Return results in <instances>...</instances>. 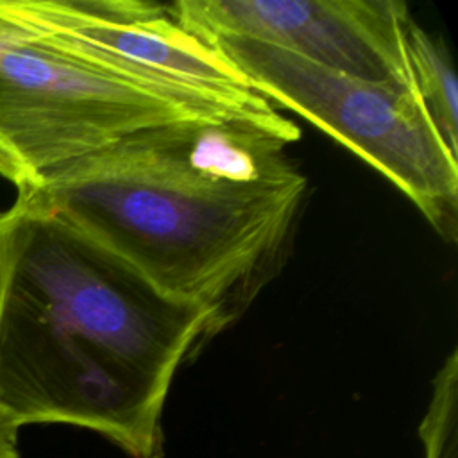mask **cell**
<instances>
[{"label": "cell", "instance_id": "3", "mask_svg": "<svg viewBox=\"0 0 458 458\" xmlns=\"http://www.w3.org/2000/svg\"><path fill=\"white\" fill-rule=\"evenodd\" d=\"M197 118L292 122L249 116L30 29L0 61V157L16 190L38 186L136 131Z\"/></svg>", "mask_w": 458, "mask_h": 458}, {"label": "cell", "instance_id": "1", "mask_svg": "<svg viewBox=\"0 0 458 458\" xmlns=\"http://www.w3.org/2000/svg\"><path fill=\"white\" fill-rule=\"evenodd\" d=\"M290 122L177 120L18 190L136 267L165 293L204 308L211 336L281 267L306 195L286 148Z\"/></svg>", "mask_w": 458, "mask_h": 458}, {"label": "cell", "instance_id": "9", "mask_svg": "<svg viewBox=\"0 0 458 458\" xmlns=\"http://www.w3.org/2000/svg\"><path fill=\"white\" fill-rule=\"evenodd\" d=\"M18 431L20 426L0 410V458H20Z\"/></svg>", "mask_w": 458, "mask_h": 458}, {"label": "cell", "instance_id": "5", "mask_svg": "<svg viewBox=\"0 0 458 458\" xmlns=\"http://www.w3.org/2000/svg\"><path fill=\"white\" fill-rule=\"evenodd\" d=\"M0 11L30 30L136 73L202 93L259 120H284L215 47L179 25L170 5L147 0H0Z\"/></svg>", "mask_w": 458, "mask_h": 458}, {"label": "cell", "instance_id": "8", "mask_svg": "<svg viewBox=\"0 0 458 458\" xmlns=\"http://www.w3.org/2000/svg\"><path fill=\"white\" fill-rule=\"evenodd\" d=\"M424 458H458V352L445 358L433 379L428 410L419 426Z\"/></svg>", "mask_w": 458, "mask_h": 458}, {"label": "cell", "instance_id": "4", "mask_svg": "<svg viewBox=\"0 0 458 458\" xmlns=\"http://www.w3.org/2000/svg\"><path fill=\"white\" fill-rule=\"evenodd\" d=\"M270 104L331 134L392 181L440 233L456 238L458 159L413 88L365 81L240 36L200 38Z\"/></svg>", "mask_w": 458, "mask_h": 458}, {"label": "cell", "instance_id": "6", "mask_svg": "<svg viewBox=\"0 0 458 458\" xmlns=\"http://www.w3.org/2000/svg\"><path fill=\"white\" fill-rule=\"evenodd\" d=\"M170 11L197 38H249L352 77L413 88L401 0H181Z\"/></svg>", "mask_w": 458, "mask_h": 458}, {"label": "cell", "instance_id": "2", "mask_svg": "<svg viewBox=\"0 0 458 458\" xmlns=\"http://www.w3.org/2000/svg\"><path fill=\"white\" fill-rule=\"evenodd\" d=\"M211 317L25 195L0 213V410L157 451L179 365Z\"/></svg>", "mask_w": 458, "mask_h": 458}, {"label": "cell", "instance_id": "10", "mask_svg": "<svg viewBox=\"0 0 458 458\" xmlns=\"http://www.w3.org/2000/svg\"><path fill=\"white\" fill-rule=\"evenodd\" d=\"M27 34V29L0 11V61Z\"/></svg>", "mask_w": 458, "mask_h": 458}, {"label": "cell", "instance_id": "7", "mask_svg": "<svg viewBox=\"0 0 458 458\" xmlns=\"http://www.w3.org/2000/svg\"><path fill=\"white\" fill-rule=\"evenodd\" d=\"M411 86L447 150L458 159V82L451 54L411 18L404 36Z\"/></svg>", "mask_w": 458, "mask_h": 458}, {"label": "cell", "instance_id": "11", "mask_svg": "<svg viewBox=\"0 0 458 458\" xmlns=\"http://www.w3.org/2000/svg\"><path fill=\"white\" fill-rule=\"evenodd\" d=\"M7 174H9V172H7V166H5V163H4L2 157H0V175L7 179Z\"/></svg>", "mask_w": 458, "mask_h": 458}, {"label": "cell", "instance_id": "12", "mask_svg": "<svg viewBox=\"0 0 458 458\" xmlns=\"http://www.w3.org/2000/svg\"><path fill=\"white\" fill-rule=\"evenodd\" d=\"M152 458H157V456H156V454H154V456H152Z\"/></svg>", "mask_w": 458, "mask_h": 458}]
</instances>
